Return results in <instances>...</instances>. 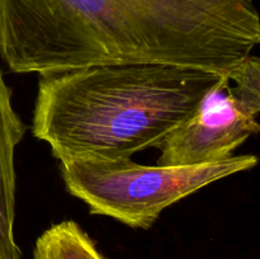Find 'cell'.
I'll return each mask as SVG.
<instances>
[{"instance_id": "obj_1", "label": "cell", "mask_w": 260, "mask_h": 259, "mask_svg": "<svg viewBox=\"0 0 260 259\" xmlns=\"http://www.w3.org/2000/svg\"><path fill=\"white\" fill-rule=\"evenodd\" d=\"M222 74L160 62L109 63L38 74L32 134L58 161L131 159L157 147Z\"/></svg>"}, {"instance_id": "obj_5", "label": "cell", "mask_w": 260, "mask_h": 259, "mask_svg": "<svg viewBox=\"0 0 260 259\" xmlns=\"http://www.w3.org/2000/svg\"><path fill=\"white\" fill-rule=\"evenodd\" d=\"M27 126L12 104V90L0 69V259H22L14 235L15 177L14 154Z\"/></svg>"}, {"instance_id": "obj_2", "label": "cell", "mask_w": 260, "mask_h": 259, "mask_svg": "<svg viewBox=\"0 0 260 259\" xmlns=\"http://www.w3.org/2000/svg\"><path fill=\"white\" fill-rule=\"evenodd\" d=\"M157 62L225 74L260 42L254 0H111Z\"/></svg>"}, {"instance_id": "obj_3", "label": "cell", "mask_w": 260, "mask_h": 259, "mask_svg": "<svg viewBox=\"0 0 260 259\" xmlns=\"http://www.w3.org/2000/svg\"><path fill=\"white\" fill-rule=\"evenodd\" d=\"M256 164L258 157L251 154L182 167H147L131 159L68 157L60 160V173L68 192L85 203L91 215L149 230L165 208Z\"/></svg>"}, {"instance_id": "obj_4", "label": "cell", "mask_w": 260, "mask_h": 259, "mask_svg": "<svg viewBox=\"0 0 260 259\" xmlns=\"http://www.w3.org/2000/svg\"><path fill=\"white\" fill-rule=\"evenodd\" d=\"M260 62L248 56L222 74L196 111L156 147L160 167L218 163L259 132Z\"/></svg>"}, {"instance_id": "obj_6", "label": "cell", "mask_w": 260, "mask_h": 259, "mask_svg": "<svg viewBox=\"0 0 260 259\" xmlns=\"http://www.w3.org/2000/svg\"><path fill=\"white\" fill-rule=\"evenodd\" d=\"M33 259H106L93 239L75 221L66 220L46 229L36 240Z\"/></svg>"}]
</instances>
